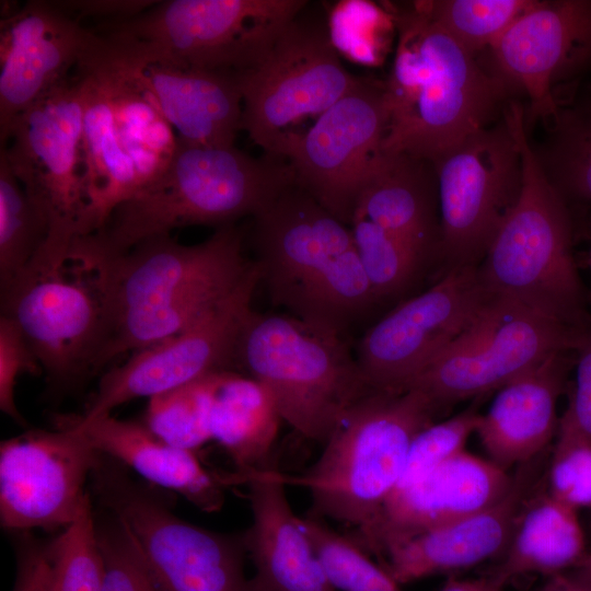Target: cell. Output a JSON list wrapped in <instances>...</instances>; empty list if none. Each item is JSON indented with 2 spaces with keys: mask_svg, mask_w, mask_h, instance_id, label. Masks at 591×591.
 Instances as JSON below:
<instances>
[{
  "mask_svg": "<svg viewBox=\"0 0 591 591\" xmlns=\"http://www.w3.org/2000/svg\"><path fill=\"white\" fill-rule=\"evenodd\" d=\"M84 265L95 271L105 300L104 367L193 325L240 283L253 262L243 256L240 232L224 225L195 245L162 235Z\"/></svg>",
  "mask_w": 591,
  "mask_h": 591,
  "instance_id": "6da1fadb",
  "label": "cell"
},
{
  "mask_svg": "<svg viewBox=\"0 0 591 591\" xmlns=\"http://www.w3.org/2000/svg\"><path fill=\"white\" fill-rule=\"evenodd\" d=\"M398 38L385 95L383 149L433 163L503 115L511 93L462 48L420 2L397 18Z\"/></svg>",
  "mask_w": 591,
  "mask_h": 591,
  "instance_id": "7a4b0ae2",
  "label": "cell"
},
{
  "mask_svg": "<svg viewBox=\"0 0 591 591\" xmlns=\"http://www.w3.org/2000/svg\"><path fill=\"white\" fill-rule=\"evenodd\" d=\"M292 182L289 166L235 147H178L164 172L117 206L96 232L78 237L70 256L112 258L137 244L187 225H231L256 217Z\"/></svg>",
  "mask_w": 591,
  "mask_h": 591,
  "instance_id": "3957f363",
  "label": "cell"
},
{
  "mask_svg": "<svg viewBox=\"0 0 591 591\" xmlns=\"http://www.w3.org/2000/svg\"><path fill=\"white\" fill-rule=\"evenodd\" d=\"M254 218V262L276 304L343 334L376 302L350 225L296 183Z\"/></svg>",
  "mask_w": 591,
  "mask_h": 591,
  "instance_id": "277c9868",
  "label": "cell"
},
{
  "mask_svg": "<svg viewBox=\"0 0 591 591\" xmlns=\"http://www.w3.org/2000/svg\"><path fill=\"white\" fill-rule=\"evenodd\" d=\"M517 130L521 192L478 264V277L491 298L581 331L591 323V311L573 256L572 213L535 158L522 104Z\"/></svg>",
  "mask_w": 591,
  "mask_h": 591,
  "instance_id": "5b68a950",
  "label": "cell"
},
{
  "mask_svg": "<svg viewBox=\"0 0 591 591\" xmlns=\"http://www.w3.org/2000/svg\"><path fill=\"white\" fill-rule=\"evenodd\" d=\"M438 408L417 389L371 391L344 415L316 462L287 485L308 488L309 517L355 531L369 525L396 488L414 438Z\"/></svg>",
  "mask_w": 591,
  "mask_h": 591,
  "instance_id": "8992f818",
  "label": "cell"
},
{
  "mask_svg": "<svg viewBox=\"0 0 591 591\" xmlns=\"http://www.w3.org/2000/svg\"><path fill=\"white\" fill-rule=\"evenodd\" d=\"M235 363L269 390L282 420L323 444L349 408L373 391L343 334L293 315L254 312Z\"/></svg>",
  "mask_w": 591,
  "mask_h": 591,
  "instance_id": "52a82bcc",
  "label": "cell"
},
{
  "mask_svg": "<svg viewBox=\"0 0 591 591\" xmlns=\"http://www.w3.org/2000/svg\"><path fill=\"white\" fill-rule=\"evenodd\" d=\"M303 0H169L93 31L148 60L242 73L256 66L298 18Z\"/></svg>",
  "mask_w": 591,
  "mask_h": 591,
  "instance_id": "ba28073f",
  "label": "cell"
},
{
  "mask_svg": "<svg viewBox=\"0 0 591 591\" xmlns=\"http://www.w3.org/2000/svg\"><path fill=\"white\" fill-rule=\"evenodd\" d=\"M92 475L97 497L129 532L157 591H256L245 573L243 535L178 518L103 454Z\"/></svg>",
  "mask_w": 591,
  "mask_h": 591,
  "instance_id": "9c48e42d",
  "label": "cell"
},
{
  "mask_svg": "<svg viewBox=\"0 0 591 591\" xmlns=\"http://www.w3.org/2000/svg\"><path fill=\"white\" fill-rule=\"evenodd\" d=\"M82 119L81 82L74 73L16 117L8 134L10 146L1 147L48 222L46 243L35 258L53 266L67 263L85 209Z\"/></svg>",
  "mask_w": 591,
  "mask_h": 591,
  "instance_id": "30bf717a",
  "label": "cell"
},
{
  "mask_svg": "<svg viewBox=\"0 0 591 591\" xmlns=\"http://www.w3.org/2000/svg\"><path fill=\"white\" fill-rule=\"evenodd\" d=\"M1 292V314L26 337L42 370L56 385L99 371L108 327L105 300L93 269L33 260Z\"/></svg>",
  "mask_w": 591,
  "mask_h": 591,
  "instance_id": "8fae6325",
  "label": "cell"
},
{
  "mask_svg": "<svg viewBox=\"0 0 591 591\" xmlns=\"http://www.w3.org/2000/svg\"><path fill=\"white\" fill-rule=\"evenodd\" d=\"M235 76L242 129L265 154L281 160L301 135L298 127L316 120L359 79L343 66L329 33L298 18L256 66Z\"/></svg>",
  "mask_w": 591,
  "mask_h": 591,
  "instance_id": "7c38bea8",
  "label": "cell"
},
{
  "mask_svg": "<svg viewBox=\"0 0 591 591\" xmlns=\"http://www.w3.org/2000/svg\"><path fill=\"white\" fill-rule=\"evenodd\" d=\"M520 102L434 162L440 204L439 253L449 267L478 266L522 187L517 130Z\"/></svg>",
  "mask_w": 591,
  "mask_h": 591,
  "instance_id": "4fadbf2b",
  "label": "cell"
},
{
  "mask_svg": "<svg viewBox=\"0 0 591 591\" xmlns=\"http://www.w3.org/2000/svg\"><path fill=\"white\" fill-rule=\"evenodd\" d=\"M581 331L490 298L473 324L407 390L424 392L438 409L497 391L551 355L573 350Z\"/></svg>",
  "mask_w": 591,
  "mask_h": 591,
  "instance_id": "5bb4252c",
  "label": "cell"
},
{
  "mask_svg": "<svg viewBox=\"0 0 591 591\" xmlns=\"http://www.w3.org/2000/svg\"><path fill=\"white\" fill-rule=\"evenodd\" d=\"M260 281L253 265L240 283L217 305L184 331L131 352L100 380L84 420L111 415L127 402L152 397L209 374L232 370L243 331L252 317V300Z\"/></svg>",
  "mask_w": 591,
  "mask_h": 591,
  "instance_id": "9a60e30c",
  "label": "cell"
},
{
  "mask_svg": "<svg viewBox=\"0 0 591 591\" xmlns=\"http://www.w3.org/2000/svg\"><path fill=\"white\" fill-rule=\"evenodd\" d=\"M477 266H457L396 306L361 338L356 356L373 391L399 393L477 318L490 300Z\"/></svg>",
  "mask_w": 591,
  "mask_h": 591,
  "instance_id": "2e32d148",
  "label": "cell"
},
{
  "mask_svg": "<svg viewBox=\"0 0 591 591\" xmlns=\"http://www.w3.org/2000/svg\"><path fill=\"white\" fill-rule=\"evenodd\" d=\"M389 109L384 83L359 78L288 148L296 184L350 225L359 196L384 152Z\"/></svg>",
  "mask_w": 591,
  "mask_h": 591,
  "instance_id": "e0dca14e",
  "label": "cell"
},
{
  "mask_svg": "<svg viewBox=\"0 0 591 591\" xmlns=\"http://www.w3.org/2000/svg\"><path fill=\"white\" fill-rule=\"evenodd\" d=\"M488 54L491 72L526 99L529 130L555 111L561 85L591 76V0H535Z\"/></svg>",
  "mask_w": 591,
  "mask_h": 591,
  "instance_id": "ac0fdd59",
  "label": "cell"
},
{
  "mask_svg": "<svg viewBox=\"0 0 591 591\" xmlns=\"http://www.w3.org/2000/svg\"><path fill=\"white\" fill-rule=\"evenodd\" d=\"M56 422L0 444V521L13 531L68 526L90 497L84 490L101 453L79 429Z\"/></svg>",
  "mask_w": 591,
  "mask_h": 591,
  "instance_id": "d6986e66",
  "label": "cell"
},
{
  "mask_svg": "<svg viewBox=\"0 0 591 591\" xmlns=\"http://www.w3.org/2000/svg\"><path fill=\"white\" fill-rule=\"evenodd\" d=\"M95 38L56 1H28L0 23V141L11 125L70 78Z\"/></svg>",
  "mask_w": 591,
  "mask_h": 591,
  "instance_id": "ffe728a7",
  "label": "cell"
},
{
  "mask_svg": "<svg viewBox=\"0 0 591 591\" xmlns=\"http://www.w3.org/2000/svg\"><path fill=\"white\" fill-rule=\"evenodd\" d=\"M514 475L465 449L416 483L394 491L378 517L349 535L370 555L383 558L403 541L476 513L500 500Z\"/></svg>",
  "mask_w": 591,
  "mask_h": 591,
  "instance_id": "44dd1931",
  "label": "cell"
},
{
  "mask_svg": "<svg viewBox=\"0 0 591 591\" xmlns=\"http://www.w3.org/2000/svg\"><path fill=\"white\" fill-rule=\"evenodd\" d=\"M282 472L273 461L250 473H225L228 485L246 484L252 524L243 534L256 591H336L287 497Z\"/></svg>",
  "mask_w": 591,
  "mask_h": 591,
  "instance_id": "7402d4cb",
  "label": "cell"
},
{
  "mask_svg": "<svg viewBox=\"0 0 591 591\" xmlns=\"http://www.w3.org/2000/svg\"><path fill=\"white\" fill-rule=\"evenodd\" d=\"M533 462L519 466L512 487L496 503L403 541L385 553L381 565L404 584L500 558L519 512L535 487Z\"/></svg>",
  "mask_w": 591,
  "mask_h": 591,
  "instance_id": "603a6c76",
  "label": "cell"
},
{
  "mask_svg": "<svg viewBox=\"0 0 591 591\" xmlns=\"http://www.w3.org/2000/svg\"><path fill=\"white\" fill-rule=\"evenodd\" d=\"M572 369L573 350L557 351L497 390L475 432L490 461L507 471L546 450L558 431L557 403Z\"/></svg>",
  "mask_w": 591,
  "mask_h": 591,
  "instance_id": "cb8c5ba5",
  "label": "cell"
},
{
  "mask_svg": "<svg viewBox=\"0 0 591 591\" xmlns=\"http://www.w3.org/2000/svg\"><path fill=\"white\" fill-rule=\"evenodd\" d=\"M109 40L154 96L179 142L207 148L234 147L236 134L242 129V93L235 74L148 60L128 46Z\"/></svg>",
  "mask_w": 591,
  "mask_h": 591,
  "instance_id": "d4e9b609",
  "label": "cell"
},
{
  "mask_svg": "<svg viewBox=\"0 0 591 591\" xmlns=\"http://www.w3.org/2000/svg\"><path fill=\"white\" fill-rule=\"evenodd\" d=\"M55 421L82 431L97 452L120 462L148 482L172 490L205 512L224 503L222 474L207 470L195 451L158 438L146 425L111 415L84 420L79 415L57 416Z\"/></svg>",
  "mask_w": 591,
  "mask_h": 591,
  "instance_id": "484cf974",
  "label": "cell"
},
{
  "mask_svg": "<svg viewBox=\"0 0 591 591\" xmlns=\"http://www.w3.org/2000/svg\"><path fill=\"white\" fill-rule=\"evenodd\" d=\"M79 62L93 69L107 91L115 127L132 161L140 189L167 167L178 147V137L154 96L114 43L96 34Z\"/></svg>",
  "mask_w": 591,
  "mask_h": 591,
  "instance_id": "4316f807",
  "label": "cell"
},
{
  "mask_svg": "<svg viewBox=\"0 0 591 591\" xmlns=\"http://www.w3.org/2000/svg\"><path fill=\"white\" fill-rule=\"evenodd\" d=\"M355 215L406 242L426 259L439 253L441 221L434 163L384 151L362 188Z\"/></svg>",
  "mask_w": 591,
  "mask_h": 591,
  "instance_id": "83f0119b",
  "label": "cell"
},
{
  "mask_svg": "<svg viewBox=\"0 0 591 591\" xmlns=\"http://www.w3.org/2000/svg\"><path fill=\"white\" fill-rule=\"evenodd\" d=\"M82 90V159L85 209L79 236L103 227L109 215L138 189V176L125 152L107 91L97 73L79 62L74 69Z\"/></svg>",
  "mask_w": 591,
  "mask_h": 591,
  "instance_id": "f1b7e54d",
  "label": "cell"
},
{
  "mask_svg": "<svg viewBox=\"0 0 591 591\" xmlns=\"http://www.w3.org/2000/svg\"><path fill=\"white\" fill-rule=\"evenodd\" d=\"M588 552L579 512L545 488L526 499L506 551L487 573L506 586L524 575L548 578L575 568Z\"/></svg>",
  "mask_w": 591,
  "mask_h": 591,
  "instance_id": "f546056e",
  "label": "cell"
},
{
  "mask_svg": "<svg viewBox=\"0 0 591 591\" xmlns=\"http://www.w3.org/2000/svg\"><path fill=\"white\" fill-rule=\"evenodd\" d=\"M281 421L263 383L233 370L217 373L209 420L211 440L228 453L236 473L259 471L274 461Z\"/></svg>",
  "mask_w": 591,
  "mask_h": 591,
  "instance_id": "4dcf8cb0",
  "label": "cell"
},
{
  "mask_svg": "<svg viewBox=\"0 0 591 591\" xmlns=\"http://www.w3.org/2000/svg\"><path fill=\"white\" fill-rule=\"evenodd\" d=\"M531 146L549 183L570 211L591 206V88L559 100Z\"/></svg>",
  "mask_w": 591,
  "mask_h": 591,
  "instance_id": "1f68e13d",
  "label": "cell"
},
{
  "mask_svg": "<svg viewBox=\"0 0 591 591\" xmlns=\"http://www.w3.org/2000/svg\"><path fill=\"white\" fill-rule=\"evenodd\" d=\"M48 222L0 152V290L12 283L43 250Z\"/></svg>",
  "mask_w": 591,
  "mask_h": 591,
  "instance_id": "d6a6232c",
  "label": "cell"
},
{
  "mask_svg": "<svg viewBox=\"0 0 591 591\" xmlns=\"http://www.w3.org/2000/svg\"><path fill=\"white\" fill-rule=\"evenodd\" d=\"M47 591H102L105 566L90 497L77 518L45 544Z\"/></svg>",
  "mask_w": 591,
  "mask_h": 591,
  "instance_id": "836d02e7",
  "label": "cell"
},
{
  "mask_svg": "<svg viewBox=\"0 0 591 591\" xmlns=\"http://www.w3.org/2000/svg\"><path fill=\"white\" fill-rule=\"evenodd\" d=\"M217 373L150 397L144 425L169 444L196 452L211 440L209 420Z\"/></svg>",
  "mask_w": 591,
  "mask_h": 591,
  "instance_id": "e575fe53",
  "label": "cell"
},
{
  "mask_svg": "<svg viewBox=\"0 0 591 591\" xmlns=\"http://www.w3.org/2000/svg\"><path fill=\"white\" fill-rule=\"evenodd\" d=\"M535 0L419 1L431 20L455 43L477 56L490 47Z\"/></svg>",
  "mask_w": 591,
  "mask_h": 591,
  "instance_id": "d590c367",
  "label": "cell"
},
{
  "mask_svg": "<svg viewBox=\"0 0 591 591\" xmlns=\"http://www.w3.org/2000/svg\"><path fill=\"white\" fill-rule=\"evenodd\" d=\"M301 521L336 591H403L349 535L338 533L321 519L306 515Z\"/></svg>",
  "mask_w": 591,
  "mask_h": 591,
  "instance_id": "8d00e7d4",
  "label": "cell"
},
{
  "mask_svg": "<svg viewBox=\"0 0 591 591\" xmlns=\"http://www.w3.org/2000/svg\"><path fill=\"white\" fill-rule=\"evenodd\" d=\"M350 229L376 301L405 290L427 260L409 244L363 216L355 215Z\"/></svg>",
  "mask_w": 591,
  "mask_h": 591,
  "instance_id": "74e56055",
  "label": "cell"
},
{
  "mask_svg": "<svg viewBox=\"0 0 591 591\" xmlns=\"http://www.w3.org/2000/svg\"><path fill=\"white\" fill-rule=\"evenodd\" d=\"M546 490L578 512L591 509V437L561 421L560 417Z\"/></svg>",
  "mask_w": 591,
  "mask_h": 591,
  "instance_id": "f35d334b",
  "label": "cell"
},
{
  "mask_svg": "<svg viewBox=\"0 0 591 591\" xmlns=\"http://www.w3.org/2000/svg\"><path fill=\"white\" fill-rule=\"evenodd\" d=\"M479 417L480 414L467 409L449 419L432 422L419 431L410 444L394 491L416 483L463 451L467 439L476 432Z\"/></svg>",
  "mask_w": 591,
  "mask_h": 591,
  "instance_id": "ab89813d",
  "label": "cell"
},
{
  "mask_svg": "<svg viewBox=\"0 0 591 591\" xmlns=\"http://www.w3.org/2000/svg\"><path fill=\"white\" fill-rule=\"evenodd\" d=\"M96 529L105 566L102 591H157L124 524L112 514L109 521L96 523Z\"/></svg>",
  "mask_w": 591,
  "mask_h": 591,
  "instance_id": "60d3db41",
  "label": "cell"
},
{
  "mask_svg": "<svg viewBox=\"0 0 591 591\" xmlns=\"http://www.w3.org/2000/svg\"><path fill=\"white\" fill-rule=\"evenodd\" d=\"M42 367L26 337L8 316H0V409L24 424L15 403V385L23 372L38 373Z\"/></svg>",
  "mask_w": 591,
  "mask_h": 591,
  "instance_id": "b9f144b4",
  "label": "cell"
},
{
  "mask_svg": "<svg viewBox=\"0 0 591 591\" xmlns=\"http://www.w3.org/2000/svg\"><path fill=\"white\" fill-rule=\"evenodd\" d=\"M573 370L560 420L591 437V323L580 332L573 348Z\"/></svg>",
  "mask_w": 591,
  "mask_h": 591,
  "instance_id": "7bdbcfd3",
  "label": "cell"
},
{
  "mask_svg": "<svg viewBox=\"0 0 591 591\" xmlns=\"http://www.w3.org/2000/svg\"><path fill=\"white\" fill-rule=\"evenodd\" d=\"M66 12L81 21L82 18H101V21L135 16L157 1L153 0H71L56 1Z\"/></svg>",
  "mask_w": 591,
  "mask_h": 591,
  "instance_id": "ee69618b",
  "label": "cell"
},
{
  "mask_svg": "<svg viewBox=\"0 0 591 591\" xmlns=\"http://www.w3.org/2000/svg\"><path fill=\"white\" fill-rule=\"evenodd\" d=\"M12 591H47L45 545L32 540L20 543Z\"/></svg>",
  "mask_w": 591,
  "mask_h": 591,
  "instance_id": "f6af8a7d",
  "label": "cell"
},
{
  "mask_svg": "<svg viewBox=\"0 0 591 591\" xmlns=\"http://www.w3.org/2000/svg\"><path fill=\"white\" fill-rule=\"evenodd\" d=\"M538 591H591V573L575 567L548 577Z\"/></svg>",
  "mask_w": 591,
  "mask_h": 591,
  "instance_id": "bcb514c9",
  "label": "cell"
},
{
  "mask_svg": "<svg viewBox=\"0 0 591 591\" xmlns=\"http://www.w3.org/2000/svg\"><path fill=\"white\" fill-rule=\"evenodd\" d=\"M506 584L489 573L473 579L450 578L440 591H503Z\"/></svg>",
  "mask_w": 591,
  "mask_h": 591,
  "instance_id": "7dc6e473",
  "label": "cell"
},
{
  "mask_svg": "<svg viewBox=\"0 0 591 591\" xmlns=\"http://www.w3.org/2000/svg\"><path fill=\"white\" fill-rule=\"evenodd\" d=\"M576 567L591 573V552H588L583 559Z\"/></svg>",
  "mask_w": 591,
  "mask_h": 591,
  "instance_id": "c3c4849f",
  "label": "cell"
},
{
  "mask_svg": "<svg viewBox=\"0 0 591 591\" xmlns=\"http://www.w3.org/2000/svg\"><path fill=\"white\" fill-rule=\"evenodd\" d=\"M589 266H590V270H591V250H590V254H589Z\"/></svg>",
  "mask_w": 591,
  "mask_h": 591,
  "instance_id": "681fc988",
  "label": "cell"
}]
</instances>
